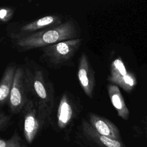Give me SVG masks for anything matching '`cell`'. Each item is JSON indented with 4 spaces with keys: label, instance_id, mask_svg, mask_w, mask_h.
<instances>
[{
    "label": "cell",
    "instance_id": "obj_1",
    "mask_svg": "<svg viewBox=\"0 0 147 147\" xmlns=\"http://www.w3.org/2000/svg\"><path fill=\"white\" fill-rule=\"evenodd\" d=\"M30 99L38 106L48 123H51L55 107V91L48 74L32 60H26L23 66Z\"/></svg>",
    "mask_w": 147,
    "mask_h": 147
},
{
    "label": "cell",
    "instance_id": "obj_2",
    "mask_svg": "<svg viewBox=\"0 0 147 147\" xmlns=\"http://www.w3.org/2000/svg\"><path fill=\"white\" fill-rule=\"evenodd\" d=\"M78 24L72 18L66 19L62 24L24 38L12 40V45L18 52H25L54 44L61 41L80 38Z\"/></svg>",
    "mask_w": 147,
    "mask_h": 147
},
{
    "label": "cell",
    "instance_id": "obj_3",
    "mask_svg": "<svg viewBox=\"0 0 147 147\" xmlns=\"http://www.w3.org/2000/svg\"><path fill=\"white\" fill-rule=\"evenodd\" d=\"M82 41V38H78L42 47L40 48L41 52L40 60L52 69L71 65Z\"/></svg>",
    "mask_w": 147,
    "mask_h": 147
},
{
    "label": "cell",
    "instance_id": "obj_4",
    "mask_svg": "<svg viewBox=\"0 0 147 147\" xmlns=\"http://www.w3.org/2000/svg\"><path fill=\"white\" fill-rule=\"evenodd\" d=\"M65 20L63 15L51 14L32 21L14 22L9 24L6 32L11 41L16 40L59 25Z\"/></svg>",
    "mask_w": 147,
    "mask_h": 147
},
{
    "label": "cell",
    "instance_id": "obj_5",
    "mask_svg": "<svg viewBox=\"0 0 147 147\" xmlns=\"http://www.w3.org/2000/svg\"><path fill=\"white\" fill-rule=\"evenodd\" d=\"M23 116L24 134L26 141L33 142L40 129L48 123L37 104L29 99L21 112Z\"/></svg>",
    "mask_w": 147,
    "mask_h": 147
},
{
    "label": "cell",
    "instance_id": "obj_6",
    "mask_svg": "<svg viewBox=\"0 0 147 147\" xmlns=\"http://www.w3.org/2000/svg\"><path fill=\"white\" fill-rule=\"evenodd\" d=\"M80 101L68 91H64L61 95L56 109L57 126L64 129L70 125L81 111Z\"/></svg>",
    "mask_w": 147,
    "mask_h": 147
},
{
    "label": "cell",
    "instance_id": "obj_7",
    "mask_svg": "<svg viewBox=\"0 0 147 147\" xmlns=\"http://www.w3.org/2000/svg\"><path fill=\"white\" fill-rule=\"evenodd\" d=\"M29 99L24 67H17L7 103L10 112L13 114L21 113Z\"/></svg>",
    "mask_w": 147,
    "mask_h": 147
},
{
    "label": "cell",
    "instance_id": "obj_8",
    "mask_svg": "<svg viewBox=\"0 0 147 147\" xmlns=\"http://www.w3.org/2000/svg\"><path fill=\"white\" fill-rule=\"evenodd\" d=\"M107 80L127 93L131 92L137 84L135 75L127 70L120 57H117L111 62Z\"/></svg>",
    "mask_w": 147,
    "mask_h": 147
},
{
    "label": "cell",
    "instance_id": "obj_9",
    "mask_svg": "<svg viewBox=\"0 0 147 147\" xmlns=\"http://www.w3.org/2000/svg\"><path fill=\"white\" fill-rule=\"evenodd\" d=\"M78 78L84 94L90 98L94 95L95 87V72L87 55L83 52L79 60Z\"/></svg>",
    "mask_w": 147,
    "mask_h": 147
},
{
    "label": "cell",
    "instance_id": "obj_10",
    "mask_svg": "<svg viewBox=\"0 0 147 147\" xmlns=\"http://www.w3.org/2000/svg\"><path fill=\"white\" fill-rule=\"evenodd\" d=\"M87 121L99 134L113 140L122 141L118 128L108 119L95 113H90Z\"/></svg>",
    "mask_w": 147,
    "mask_h": 147
},
{
    "label": "cell",
    "instance_id": "obj_11",
    "mask_svg": "<svg viewBox=\"0 0 147 147\" xmlns=\"http://www.w3.org/2000/svg\"><path fill=\"white\" fill-rule=\"evenodd\" d=\"M82 128L84 136L100 147H126L122 141L113 140L98 133L86 119L82 120Z\"/></svg>",
    "mask_w": 147,
    "mask_h": 147
},
{
    "label": "cell",
    "instance_id": "obj_12",
    "mask_svg": "<svg viewBox=\"0 0 147 147\" xmlns=\"http://www.w3.org/2000/svg\"><path fill=\"white\" fill-rule=\"evenodd\" d=\"M107 90L110 100L118 115L122 119L127 120L129 118L130 111L118 86L109 83L107 86Z\"/></svg>",
    "mask_w": 147,
    "mask_h": 147
},
{
    "label": "cell",
    "instance_id": "obj_13",
    "mask_svg": "<svg viewBox=\"0 0 147 147\" xmlns=\"http://www.w3.org/2000/svg\"><path fill=\"white\" fill-rule=\"evenodd\" d=\"M17 65L9 64L5 68L0 80V107L8 103Z\"/></svg>",
    "mask_w": 147,
    "mask_h": 147
},
{
    "label": "cell",
    "instance_id": "obj_14",
    "mask_svg": "<svg viewBox=\"0 0 147 147\" xmlns=\"http://www.w3.org/2000/svg\"><path fill=\"white\" fill-rule=\"evenodd\" d=\"M16 11V8L13 6L0 7V26L7 24L13 18Z\"/></svg>",
    "mask_w": 147,
    "mask_h": 147
},
{
    "label": "cell",
    "instance_id": "obj_15",
    "mask_svg": "<svg viewBox=\"0 0 147 147\" xmlns=\"http://www.w3.org/2000/svg\"><path fill=\"white\" fill-rule=\"evenodd\" d=\"M0 147H22L21 138L17 131L9 139H0Z\"/></svg>",
    "mask_w": 147,
    "mask_h": 147
},
{
    "label": "cell",
    "instance_id": "obj_16",
    "mask_svg": "<svg viewBox=\"0 0 147 147\" xmlns=\"http://www.w3.org/2000/svg\"><path fill=\"white\" fill-rule=\"evenodd\" d=\"M11 116L3 112H0V131L6 128L10 123Z\"/></svg>",
    "mask_w": 147,
    "mask_h": 147
},
{
    "label": "cell",
    "instance_id": "obj_17",
    "mask_svg": "<svg viewBox=\"0 0 147 147\" xmlns=\"http://www.w3.org/2000/svg\"><path fill=\"white\" fill-rule=\"evenodd\" d=\"M146 129H147V119H146ZM147 130V129H146Z\"/></svg>",
    "mask_w": 147,
    "mask_h": 147
}]
</instances>
